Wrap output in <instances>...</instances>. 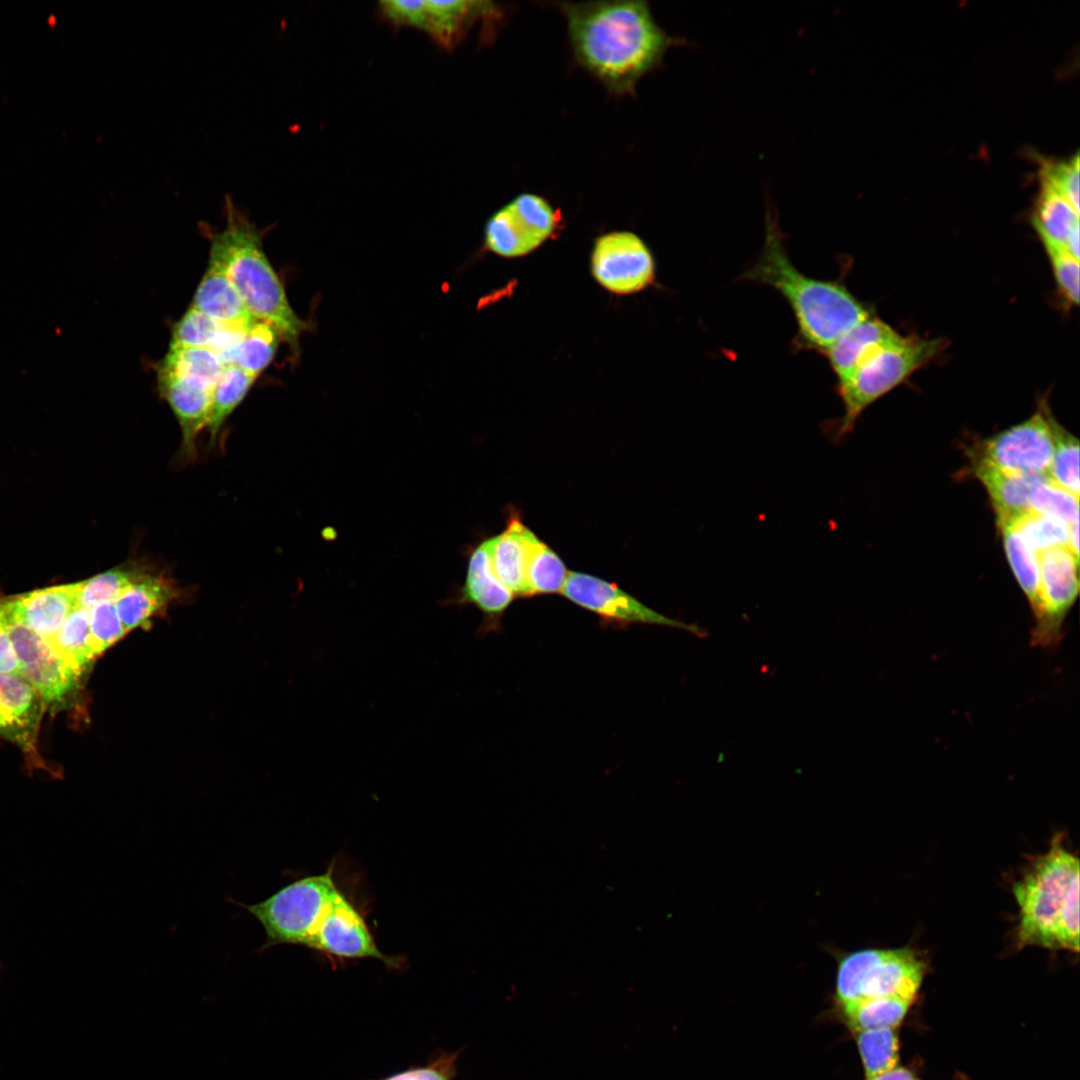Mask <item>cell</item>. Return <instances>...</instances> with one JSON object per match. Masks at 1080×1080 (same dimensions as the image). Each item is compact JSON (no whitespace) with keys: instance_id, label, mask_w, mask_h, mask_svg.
Instances as JSON below:
<instances>
[{"instance_id":"obj_2","label":"cell","mask_w":1080,"mask_h":1080,"mask_svg":"<svg viewBox=\"0 0 1080 1080\" xmlns=\"http://www.w3.org/2000/svg\"><path fill=\"white\" fill-rule=\"evenodd\" d=\"M739 279L769 286L785 299L797 325L794 351L822 354L846 330L873 314L841 280L813 278L795 267L771 208L760 255Z\"/></svg>"},{"instance_id":"obj_32","label":"cell","mask_w":1080,"mask_h":1080,"mask_svg":"<svg viewBox=\"0 0 1080 1080\" xmlns=\"http://www.w3.org/2000/svg\"><path fill=\"white\" fill-rule=\"evenodd\" d=\"M911 1001L899 997L863 998L843 1004L848 1023L856 1032L896 1028L905 1017Z\"/></svg>"},{"instance_id":"obj_25","label":"cell","mask_w":1080,"mask_h":1080,"mask_svg":"<svg viewBox=\"0 0 1080 1080\" xmlns=\"http://www.w3.org/2000/svg\"><path fill=\"white\" fill-rule=\"evenodd\" d=\"M1032 223L1045 249H1065L1072 234L1079 231V211L1064 197L1041 185Z\"/></svg>"},{"instance_id":"obj_34","label":"cell","mask_w":1080,"mask_h":1080,"mask_svg":"<svg viewBox=\"0 0 1080 1080\" xmlns=\"http://www.w3.org/2000/svg\"><path fill=\"white\" fill-rule=\"evenodd\" d=\"M280 339L272 325L254 320L243 335L233 364L257 378L273 360Z\"/></svg>"},{"instance_id":"obj_24","label":"cell","mask_w":1080,"mask_h":1080,"mask_svg":"<svg viewBox=\"0 0 1080 1080\" xmlns=\"http://www.w3.org/2000/svg\"><path fill=\"white\" fill-rule=\"evenodd\" d=\"M175 585L165 576L147 573L115 602L123 627L128 632L150 624L175 599Z\"/></svg>"},{"instance_id":"obj_44","label":"cell","mask_w":1080,"mask_h":1080,"mask_svg":"<svg viewBox=\"0 0 1080 1080\" xmlns=\"http://www.w3.org/2000/svg\"><path fill=\"white\" fill-rule=\"evenodd\" d=\"M455 1056H441L424 1067L406 1070L382 1080H452Z\"/></svg>"},{"instance_id":"obj_5","label":"cell","mask_w":1080,"mask_h":1080,"mask_svg":"<svg viewBox=\"0 0 1080 1080\" xmlns=\"http://www.w3.org/2000/svg\"><path fill=\"white\" fill-rule=\"evenodd\" d=\"M1079 859L1063 845L1060 834L1012 885L1019 908L1016 945L1055 950V931L1070 884L1079 874Z\"/></svg>"},{"instance_id":"obj_45","label":"cell","mask_w":1080,"mask_h":1080,"mask_svg":"<svg viewBox=\"0 0 1080 1080\" xmlns=\"http://www.w3.org/2000/svg\"><path fill=\"white\" fill-rule=\"evenodd\" d=\"M0 673L20 675V665L5 623L0 617Z\"/></svg>"},{"instance_id":"obj_28","label":"cell","mask_w":1080,"mask_h":1080,"mask_svg":"<svg viewBox=\"0 0 1080 1080\" xmlns=\"http://www.w3.org/2000/svg\"><path fill=\"white\" fill-rule=\"evenodd\" d=\"M998 527L1010 567L1034 614L1039 604L1038 553L1025 542L1012 521L999 523Z\"/></svg>"},{"instance_id":"obj_39","label":"cell","mask_w":1080,"mask_h":1080,"mask_svg":"<svg viewBox=\"0 0 1080 1080\" xmlns=\"http://www.w3.org/2000/svg\"><path fill=\"white\" fill-rule=\"evenodd\" d=\"M1040 184L1064 197L1079 211V155L1040 161Z\"/></svg>"},{"instance_id":"obj_33","label":"cell","mask_w":1080,"mask_h":1080,"mask_svg":"<svg viewBox=\"0 0 1080 1080\" xmlns=\"http://www.w3.org/2000/svg\"><path fill=\"white\" fill-rule=\"evenodd\" d=\"M147 573L145 567L129 562L125 566L116 567L82 581L78 604L90 610L99 603L115 602Z\"/></svg>"},{"instance_id":"obj_15","label":"cell","mask_w":1080,"mask_h":1080,"mask_svg":"<svg viewBox=\"0 0 1080 1080\" xmlns=\"http://www.w3.org/2000/svg\"><path fill=\"white\" fill-rule=\"evenodd\" d=\"M491 549L492 537L470 548L464 582L445 601L446 605L477 608L483 616L479 634L498 631L502 616L515 598L494 574Z\"/></svg>"},{"instance_id":"obj_46","label":"cell","mask_w":1080,"mask_h":1080,"mask_svg":"<svg viewBox=\"0 0 1080 1080\" xmlns=\"http://www.w3.org/2000/svg\"><path fill=\"white\" fill-rule=\"evenodd\" d=\"M867 1080H918L910 1071L902 1067H895L894 1069L881 1074L879 1076L867 1079Z\"/></svg>"},{"instance_id":"obj_11","label":"cell","mask_w":1080,"mask_h":1080,"mask_svg":"<svg viewBox=\"0 0 1080 1080\" xmlns=\"http://www.w3.org/2000/svg\"><path fill=\"white\" fill-rule=\"evenodd\" d=\"M562 595L599 616L602 623L624 628L633 624L657 625L687 631L698 638L709 632L695 623L669 618L643 604L616 584L594 575L569 572Z\"/></svg>"},{"instance_id":"obj_12","label":"cell","mask_w":1080,"mask_h":1080,"mask_svg":"<svg viewBox=\"0 0 1080 1080\" xmlns=\"http://www.w3.org/2000/svg\"><path fill=\"white\" fill-rule=\"evenodd\" d=\"M558 220L546 199L532 193L520 194L488 219L485 245L501 257L525 256L552 236Z\"/></svg>"},{"instance_id":"obj_18","label":"cell","mask_w":1080,"mask_h":1080,"mask_svg":"<svg viewBox=\"0 0 1080 1080\" xmlns=\"http://www.w3.org/2000/svg\"><path fill=\"white\" fill-rule=\"evenodd\" d=\"M158 386L181 427V456L185 461H193L197 457V437L208 424L212 390L193 381L162 373H158Z\"/></svg>"},{"instance_id":"obj_9","label":"cell","mask_w":1080,"mask_h":1080,"mask_svg":"<svg viewBox=\"0 0 1080 1080\" xmlns=\"http://www.w3.org/2000/svg\"><path fill=\"white\" fill-rule=\"evenodd\" d=\"M5 625L19 661L20 675L36 690L45 709L59 712L71 707L82 674L57 653L47 638L20 622Z\"/></svg>"},{"instance_id":"obj_14","label":"cell","mask_w":1080,"mask_h":1080,"mask_svg":"<svg viewBox=\"0 0 1080 1080\" xmlns=\"http://www.w3.org/2000/svg\"><path fill=\"white\" fill-rule=\"evenodd\" d=\"M306 947L338 959L375 958L389 968L399 957L382 952L354 905L338 890L313 930Z\"/></svg>"},{"instance_id":"obj_30","label":"cell","mask_w":1080,"mask_h":1080,"mask_svg":"<svg viewBox=\"0 0 1080 1080\" xmlns=\"http://www.w3.org/2000/svg\"><path fill=\"white\" fill-rule=\"evenodd\" d=\"M255 380L256 377L235 364L224 366L211 391V407L207 424L211 442H214L223 423L242 402Z\"/></svg>"},{"instance_id":"obj_13","label":"cell","mask_w":1080,"mask_h":1080,"mask_svg":"<svg viewBox=\"0 0 1080 1080\" xmlns=\"http://www.w3.org/2000/svg\"><path fill=\"white\" fill-rule=\"evenodd\" d=\"M591 272L609 292L627 295L641 291L653 282L655 262L639 236L628 231H615L595 241Z\"/></svg>"},{"instance_id":"obj_36","label":"cell","mask_w":1080,"mask_h":1080,"mask_svg":"<svg viewBox=\"0 0 1080 1080\" xmlns=\"http://www.w3.org/2000/svg\"><path fill=\"white\" fill-rule=\"evenodd\" d=\"M1025 542L1036 552L1068 546L1069 526L1032 510L1011 520Z\"/></svg>"},{"instance_id":"obj_17","label":"cell","mask_w":1080,"mask_h":1080,"mask_svg":"<svg viewBox=\"0 0 1080 1080\" xmlns=\"http://www.w3.org/2000/svg\"><path fill=\"white\" fill-rule=\"evenodd\" d=\"M80 586V582L52 586L0 599V615L4 623L20 622L51 639L68 615L79 606Z\"/></svg>"},{"instance_id":"obj_27","label":"cell","mask_w":1080,"mask_h":1080,"mask_svg":"<svg viewBox=\"0 0 1080 1080\" xmlns=\"http://www.w3.org/2000/svg\"><path fill=\"white\" fill-rule=\"evenodd\" d=\"M219 356L209 348H169L158 367V373L168 374L213 389L223 368Z\"/></svg>"},{"instance_id":"obj_3","label":"cell","mask_w":1080,"mask_h":1080,"mask_svg":"<svg viewBox=\"0 0 1080 1080\" xmlns=\"http://www.w3.org/2000/svg\"><path fill=\"white\" fill-rule=\"evenodd\" d=\"M226 225L211 239L209 262L229 279L255 320L272 325L281 339L298 351L307 323L292 309L284 287L269 262L256 225L232 199H225Z\"/></svg>"},{"instance_id":"obj_41","label":"cell","mask_w":1080,"mask_h":1080,"mask_svg":"<svg viewBox=\"0 0 1080 1080\" xmlns=\"http://www.w3.org/2000/svg\"><path fill=\"white\" fill-rule=\"evenodd\" d=\"M1055 949L1079 951V874L1070 884L1058 918Z\"/></svg>"},{"instance_id":"obj_42","label":"cell","mask_w":1080,"mask_h":1080,"mask_svg":"<svg viewBox=\"0 0 1080 1080\" xmlns=\"http://www.w3.org/2000/svg\"><path fill=\"white\" fill-rule=\"evenodd\" d=\"M1057 288L1069 303L1079 302V259L1063 248L1046 249Z\"/></svg>"},{"instance_id":"obj_37","label":"cell","mask_w":1080,"mask_h":1080,"mask_svg":"<svg viewBox=\"0 0 1080 1080\" xmlns=\"http://www.w3.org/2000/svg\"><path fill=\"white\" fill-rule=\"evenodd\" d=\"M1046 477L1079 498V441L1061 425L1058 428L1055 450Z\"/></svg>"},{"instance_id":"obj_26","label":"cell","mask_w":1080,"mask_h":1080,"mask_svg":"<svg viewBox=\"0 0 1080 1080\" xmlns=\"http://www.w3.org/2000/svg\"><path fill=\"white\" fill-rule=\"evenodd\" d=\"M428 32L445 47L453 46L473 20L491 11L490 2L448 0L426 1Z\"/></svg>"},{"instance_id":"obj_43","label":"cell","mask_w":1080,"mask_h":1080,"mask_svg":"<svg viewBox=\"0 0 1080 1080\" xmlns=\"http://www.w3.org/2000/svg\"><path fill=\"white\" fill-rule=\"evenodd\" d=\"M380 10L389 21L425 31L427 26L426 1L389 0L380 3Z\"/></svg>"},{"instance_id":"obj_16","label":"cell","mask_w":1080,"mask_h":1080,"mask_svg":"<svg viewBox=\"0 0 1080 1080\" xmlns=\"http://www.w3.org/2000/svg\"><path fill=\"white\" fill-rule=\"evenodd\" d=\"M45 711L40 696L23 677L0 673V737L38 764L37 738Z\"/></svg>"},{"instance_id":"obj_23","label":"cell","mask_w":1080,"mask_h":1080,"mask_svg":"<svg viewBox=\"0 0 1080 1080\" xmlns=\"http://www.w3.org/2000/svg\"><path fill=\"white\" fill-rule=\"evenodd\" d=\"M191 307L232 328L246 330L255 320L226 275L211 262L195 291Z\"/></svg>"},{"instance_id":"obj_29","label":"cell","mask_w":1080,"mask_h":1080,"mask_svg":"<svg viewBox=\"0 0 1080 1080\" xmlns=\"http://www.w3.org/2000/svg\"><path fill=\"white\" fill-rule=\"evenodd\" d=\"M527 581L531 595L561 592L569 571L561 558L531 530L527 538Z\"/></svg>"},{"instance_id":"obj_6","label":"cell","mask_w":1080,"mask_h":1080,"mask_svg":"<svg viewBox=\"0 0 1080 1080\" xmlns=\"http://www.w3.org/2000/svg\"><path fill=\"white\" fill-rule=\"evenodd\" d=\"M924 971L923 960L908 947L856 951L840 961L837 997L841 1004L874 997L913 1002Z\"/></svg>"},{"instance_id":"obj_22","label":"cell","mask_w":1080,"mask_h":1080,"mask_svg":"<svg viewBox=\"0 0 1080 1080\" xmlns=\"http://www.w3.org/2000/svg\"><path fill=\"white\" fill-rule=\"evenodd\" d=\"M972 471L989 495L998 524L1030 511L1033 491L1046 477L1007 473L983 465H973Z\"/></svg>"},{"instance_id":"obj_4","label":"cell","mask_w":1080,"mask_h":1080,"mask_svg":"<svg viewBox=\"0 0 1080 1080\" xmlns=\"http://www.w3.org/2000/svg\"><path fill=\"white\" fill-rule=\"evenodd\" d=\"M940 338L903 336L862 362L847 377L837 380L835 392L843 414L826 421L823 433L832 442L850 434L861 414L875 401L902 384L932 361L943 349Z\"/></svg>"},{"instance_id":"obj_20","label":"cell","mask_w":1080,"mask_h":1080,"mask_svg":"<svg viewBox=\"0 0 1080 1080\" xmlns=\"http://www.w3.org/2000/svg\"><path fill=\"white\" fill-rule=\"evenodd\" d=\"M530 529L510 513L506 528L492 536L491 563L498 580L514 597L531 596L527 581V538Z\"/></svg>"},{"instance_id":"obj_1","label":"cell","mask_w":1080,"mask_h":1080,"mask_svg":"<svg viewBox=\"0 0 1080 1080\" xmlns=\"http://www.w3.org/2000/svg\"><path fill=\"white\" fill-rule=\"evenodd\" d=\"M562 9L575 57L615 93L631 91L673 42L644 1L565 3Z\"/></svg>"},{"instance_id":"obj_10","label":"cell","mask_w":1080,"mask_h":1080,"mask_svg":"<svg viewBox=\"0 0 1080 1080\" xmlns=\"http://www.w3.org/2000/svg\"><path fill=\"white\" fill-rule=\"evenodd\" d=\"M1039 559V604L1033 614L1030 645L1055 648L1064 637L1063 624L1079 591L1077 557L1068 546L1045 550Z\"/></svg>"},{"instance_id":"obj_7","label":"cell","mask_w":1080,"mask_h":1080,"mask_svg":"<svg viewBox=\"0 0 1080 1080\" xmlns=\"http://www.w3.org/2000/svg\"><path fill=\"white\" fill-rule=\"evenodd\" d=\"M338 890L329 868L323 874L296 880L261 902L242 906L264 929L263 949L286 944L306 947Z\"/></svg>"},{"instance_id":"obj_8","label":"cell","mask_w":1080,"mask_h":1080,"mask_svg":"<svg viewBox=\"0 0 1080 1080\" xmlns=\"http://www.w3.org/2000/svg\"><path fill=\"white\" fill-rule=\"evenodd\" d=\"M1059 426L1048 407L1041 404L1025 421L976 444L970 452L971 465L1013 474L1046 476Z\"/></svg>"},{"instance_id":"obj_35","label":"cell","mask_w":1080,"mask_h":1080,"mask_svg":"<svg viewBox=\"0 0 1080 1080\" xmlns=\"http://www.w3.org/2000/svg\"><path fill=\"white\" fill-rule=\"evenodd\" d=\"M857 1043L867 1079L897 1067L899 1044L894 1028L859 1031Z\"/></svg>"},{"instance_id":"obj_21","label":"cell","mask_w":1080,"mask_h":1080,"mask_svg":"<svg viewBox=\"0 0 1080 1080\" xmlns=\"http://www.w3.org/2000/svg\"><path fill=\"white\" fill-rule=\"evenodd\" d=\"M245 331L222 325L190 306L175 323L169 348H209L224 365L233 364Z\"/></svg>"},{"instance_id":"obj_19","label":"cell","mask_w":1080,"mask_h":1080,"mask_svg":"<svg viewBox=\"0 0 1080 1080\" xmlns=\"http://www.w3.org/2000/svg\"><path fill=\"white\" fill-rule=\"evenodd\" d=\"M901 337L893 327L872 314L841 334L821 355L827 359L836 379L841 380Z\"/></svg>"},{"instance_id":"obj_38","label":"cell","mask_w":1080,"mask_h":1080,"mask_svg":"<svg viewBox=\"0 0 1080 1080\" xmlns=\"http://www.w3.org/2000/svg\"><path fill=\"white\" fill-rule=\"evenodd\" d=\"M1031 510L1070 526L1079 518V498L1045 477L1033 491Z\"/></svg>"},{"instance_id":"obj_40","label":"cell","mask_w":1080,"mask_h":1080,"mask_svg":"<svg viewBox=\"0 0 1080 1080\" xmlns=\"http://www.w3.org/2000/svg\"><path fill=\"white\" fill-rule=\"evenodd\" d=\"M127 631L114 602H103L90 609V643L94 657L120 640Z\"/></svg>"},{"instance_id":"obj_31","label":"cell","mask_w":1080,"mask_h":1080,"mask_svg":"<svg viewBox=\"0 0 1080 1080\" xmlns=\"http://www.w3.org/2000/svg\"><path fill=\"white\" fill-rule=\"evenodd\" d=\"M48 640L57 653L82 674L95 658L90 643V610L77 606Z\"/></svg>"}]
</instances>
